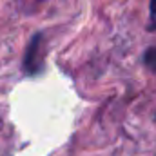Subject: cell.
Listing matches in <instances>:
<instances>
[{
  "label": "cell",
  "mask_w": 156,
  "mask_h": 156,
  "mask_svg": "<svg viewBox=\"0 0 156 156\" xmlns=\"http://www.w3.org/2000/svg\"><path fill=\"white\" fill-rule=\"evenodd\" d=\"M40 45H42V35L37 33V35L31 38L29 45H27V49H26L24 64H22L24 73H26V75H29V76L38 75L40 71H42V67H44V64H42V56H40V55H42Z\"/></svg>",
  "instance_id": "6da1fadb"
},
{
  "label": "cell",
  "mask_w": 156,
  "mask_h": 156,
  "mask_svg": "<svg viewBox=\"0 0 156 156\" xmlns=\"http://www.w3.org/2000/svg\"><path fill=\"white\" fill-rule=\"evenodd\" d=\"M144 64L156 73V47H149L145 53H144Z\"/></svg>",
  "instance_id": "7a4b0ae2"
},
{
  "label": "cell",
  "mask_w": 156,
  "mask_h": 156,
  "mask_svg": "<svg viewBox=\"0 0 156 156\" xmlns=\"http://www.w3.org/2000/svg\"><path fill=\"white\" fill-rule=\"evenodd\" d=\"M147 31H156V0H149V22Z\"/></svg>",
  "instance_id": "3957f363"
}]
</instances>
